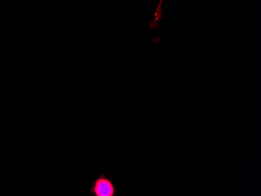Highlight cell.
<instances>
[{
    "label": "cell",
    "mask_w": 261,
    "mask_h": 196,
    "mask_svg": "<svg viewBox=\"0 0 261 196\" xmlns=\"http://www.w3.org/2000/svg\"><path fill=\"white\" fill-rule=\"evenodd\" d=\"M90 193L93 196H115L117 187L111 178L105 175H99L92 182Z\"/></svg>",
    "instance_id": "obj_1"
},
{
    "label": "cell",
    "mask_w": 261,
    "mask_h": 196,
    "mask_svg": "<svg viewBox=\"0 0 261 196\" xmlns=\"http://www.w3.org/2000/svg\"><path fill=\"white\" fill-rule=\"evenodd\" d=\"M0 1H1V0H0Z\"/></svg>",
    "instance_id": "obj_2"
}]
</instances>
